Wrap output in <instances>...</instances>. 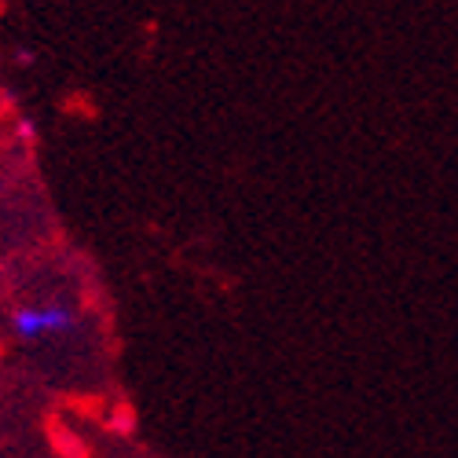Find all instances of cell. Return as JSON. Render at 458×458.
<instances>
[{
    "label": "cell",
    "mask_w": 458,
    "mask_h": 458,
    "mask_svg": "<svg viewBox=\"0 0 458 458\" xmlns=\"http://www.w3.org/2000/svg\"><path fill=\"white\" fill-rule=\"evenodd\" d=\"M70 327H73L70 304H26V309L12 312V334L19 341H41V337L63 334Z\"/></svg>",
    "instance_id": "obj_1"
},
{
    "label": "cell",
    "mask_w": 458,
    "mask_h": 458,
    "mask_svg": "<svg viewBox=\"0 0 458 458\" xmlns=\"http://www.w3.org/2000/svg\"><path fill=\"white\" fill-rule=\"evenodd\" d=\"M15 63H19V66H30V63H33V52H30V48H19V52H15Z\"/></svg>",
    "instance_id": "obj_2"
},
{
    "label": "cell",
    "mask_w": 458,
    "mask_h": 458,
    "mask_svg": "<svg viewBox=\"0 0 458 458\" xmlns=\"http://www.w3.org/2000/svg\"><path fill=\"white\" fill-rule=\"evenodd\" d=\"M19 136H22V140H33V125H30V122H22V125H19Z\"/></svg>",
    "instance_id": "obj_3"
}]
</instances>
